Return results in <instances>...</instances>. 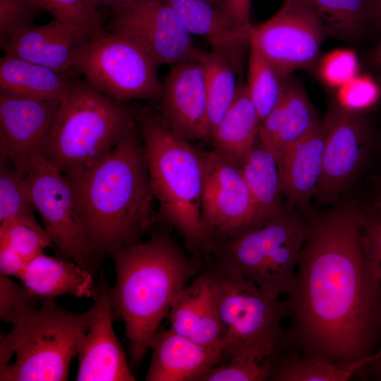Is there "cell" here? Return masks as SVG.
Returning <instances> with one entry per match:
<instances>
[{
  "mask_svg": "<svg viewBox=\"0 0 381 381\" xmlns=\"http://www.w3.org/2000/svg\"><path fill=\"white\" fill-rule=\"evenodd\" d=\"M363 212L350 205L308 218L309 231L284 300L282 349L338 363L381 344V284L362 243Z\"/></svg>",
  "mask_w": 381,
  "mask_h": 381,
  "instance_id": "obj_1",
  "label": "cell"
},
{
  "mask_svg": "<svg viewBox=\"0 0 381 381\" xmlns=\"http://www.w3.org/2000/svg\"><path fill=\"white\" fill-rule=\"evenodd\" d=\"M83 233L95 260L142 241L160 217L154 208L146 155L138 126H131L104 157L66 177Z\"/></svg>",
  "mask_w": 381,
  "mask_h": 381,
  "instance_id": "obj_2",
  "label": "cell"
},
{
  "mask_svg": "<svg viewBox=\"0 0 381 381\" xmlns=\"http://www.w3.org/2000/svg\"><path fill=\"white\" fill-rule=\"evenodd\" d=\"M116 282L109 289L114 316L123 322L131 366L138 365L171 304L201 270L203 260L189 257L167 231H156L111 255Z\"/></svg>",
  "mask_w": 381,
  "mask_h": 381,
  "instance_id": "obj_3",
  "label": "cell"
},
{
  "mask_svg": "<svg viewBox=\"0 0 381 381\" xmlns=\"http://www.w3.org/2000/svg\"><path fill=\"white\" fill-rule=\"evenodd\" d=\"M93 305L72 313L54 299L35 295L10 323L0 339L1 381L67 380L79 342L95 319Z\"/></svg>",
  "mask_w": 381,
  "mask_h": 381,
  "instance_id": "obj_4",
  "label": "cell"
},
{
  "mask_svg": "<svg viewBox=\"0 0 381 381\" xmlns=\"http://www.w3.org/2000/svg\"><path fill=\"white\" fill-rule=\"evenodd\" d=\"M135 119L160 218L178 231L190 250L207 255L211 241L201 219V150L173 133L150 109L135 111Z\"/></svg>",
  "mask_w": 381,
  "mask_h": 381,
  "instance_id": "obj_5",
  "label": "cell"
},
{
  "mask_svg": "<svg viewBox=\"0 0 381 381\" xmlns=\"http://www.w3.org/2000/svg\"><path fill=\"white\" fill-rule=\"evenodd\" d=\"M135 122V110L75 78L61 99L45 157L72 176L104 157Z\"/></svg>",
  "mask_w": 381,
  "mask_h": 381,
  "instance_id": "obj_6",
  "label": "cell"
},
{
  "mask_svg": "<svg viewBox=\"0 0 381 381\" xmlns=\"http://www.w3.org/2000/svg\"><path fill=\"white\" fill-rule=\"evenodd\" d=\"M309 231L307 218L290 202L230 237L211 241V255L236 269L268 297L286 296Z\"/></svg>",
  "mask_w": 381,
  "mask_h": 381,
  "instance_id": "obj_7",
  "label": "cell"
},
{
  "mask_svg": "<svg viewBox=\"0 0 381 381\" xmlns=\"http://www.w3.org/2000/svg\"><path fill=\"white\" fill-rule=\"evenodd\" d=\"M203 261L213 279L226 361H266L284 341V300L268 297L236 269L211 255Z\"/></svg>",
  "mask_w": 381,
  "mask_h": 381,
  "instance_id": "obj_8",
  "label": "cell"
},
{
  "mask_svg": "<svg viewBox=\"0 0 381 381\" xmlns=\"http://www.w3.org/2000/svg\"><path fill=\"white\" fill-rule=\"evenodd\" d=\"M157 64L131 40L107 31L95 35L77 67V73L109 98L124 103L159 99Z\"/></svg>",
  "mask_w": 381,
  "mask_h": 381,
  "instance_id": "obj_9",
  "label": "cell"
},
{
  "mask_svg": "<svg viewBox=\"0 0 381 381\" xmlns=\"http://www.w3.org/2000/svg\"><path fill=\"white\" fill-rule=\"evenodd\" d=\"M23 186L53 244L66 258L95 274V260L85 237L72 187L44 155L30 164Z\"/></svg>",
  "mask_w": 381,
  "mask_h": 381,
  "instance_id": "obj_10",
  "label": "cell"
},
{
  "mask_svg": "<svg viewBox=\"0 0 381 381\" xmlns=\"http://www.w3.org/2000/svg\"><path fill=\"white\" fill-rule=\"evenodd\" d=\"M325 34L318 17L307 4L301 0H284L270 19L250 26L249 44L286 78L315 61Z\"/></svg>",
  "mask_w": 381,
  "mask_h": 381,
  "instance_id": "obj_11",
  "label": "cell"
},
{
  "mask_svg": "<svg viewBox=\"0 0 381 381\" xmlns=\"http://www.w3.org/2000/svg\"><path fill=\"white\" fill-rule=\"evenodd\" d=\"M110 11L109 31L135 42L157 65L201 61L206 53L164 0H133Z\"/></svg>",
  "mask_w": 381,
  "mask_h": 381,
  "instance_id": "obj_12",
  "label": "cell"
},
{
  "mask_svg": "<svg viewBox=\"0 0 381 381\" xmlns=\"http://www.w3.org/2000/svg\"><path fill=\"white\" fill-rule=\"evenodd\" d=\"M201 154L202 222L210 241L228 238L254 224L253 200L237 163L213 148Z\"/></svg>",
  "mask_w": 381,
  "mask_h": 381,
  "instance_id": "obj_13",
  "label": "cell"
},
{
  "mask_svg": "<svg viewBox=\"0 0 381 381\" xmlns=\"http://www.w3.org/2000/svg\"><path fill=\"white\" fill-rule=\"evenodd\" d=\"M60 102L0 92V156L21 179L35 157L45 156Z\"/></svg>",
  "mask_w": 381,
  "mask_h": 381,
  "instance_id": "obj_14",
  "label": "cell"
},
{
  "mask_svg": "<svg viewBox=\"0 0 381 381\" xmlns=\"http://www.w3.org/2000/svg\"><path fill=\"white\" fill-rule=\"evenodd\" d=\"M322 172L314 198L330 204L352 184L365 159L363 126L353 111L333 107L324 121Z\"/></svg>",
  "mask_w": 381,
  "mask_h": 381,
  "instance_id": "obj_15",
  "label": "cell"
},
{
  "mask_svg": "<svg viewBox=\"0 0 381 381\" xmlns=\"http://www.w3.org/2000/svg\"><path fill=\"white\" fill-rule=\"evenodd\" d=\"M95 35L74 24L54 19L24 28L0 43L4 54L75 75L80 59Z\"/></svg>",
  "mask_w": 381,
  "mask_h": 381,
  "instance_id": "obj_16",
  "label": "cell"
},
{
  "mask_svg": "<svg viewBox=\"0 0 381 381\" xmlns=\"http://www.w3.org/2000/svg\"><path fill=\"white\" fill-rule=\"evenodd\" d=\"M161 114L165 124L189 141L207 140L205 71L198 61L174 64L162 85Z\"/></svg>",
  "mask_w": 381,
  "mask_h": 381,
  "instance_id": "obj_17",
  "label": "cell"
},
{
  "mask_svg": "<svg viewBox=\"0 0 381 381\" xmlns=\"http://www.w3.org/2000/svg\"><path fill=\"white\" fill-rule=\"evenodd\" d=\"M109 289L102 276L94 296L99 304L98 312L78 348V368L75 377L78 381L136 380L113 328Z\"/></svg>",
  "mask_w": 381,
  "mask_h": 381,
  "instance_id": "obj_18",
  "label": "cell"
},
{
  "mask_svg": "<svg viewBox=\"0 0 381 381\" xmlns=\"http://www.w3.org/2000/svg\"><path fill=\"white\" fill-rule=\"evenodd\" d=\"M167 318L175 332L204 346L222 348L224 352L213 279L204 261L200 272L174 300Z\"/></svg>",
  "mask_w": 381,
  "mask_h": 381,
  "instance_id": "obj_19",
  "label": "cell"
},
{
  "mask_svg": "<svg viewBox=\"0 0 381 381\" xmlns=\"http://www.w3.org/2000/svg\"><path fill=\"white\" fill-rule=\"evenodd\" d=\"M147 381H200L211 368L226 361L224 349L200 344L170 327H160L151 346Z\"/></svg>",
  "mask_w": 381,
  "mask_h": 381,
  "instance_id": "obj_20",
  "label": "cell"
},
{
  "mask_svg": "<svg viewBox=\"0 0 381 381\" xmlns=\"http://www.w3.org/2000/svg\"><path fill=\"white\" fill-rule=\"evenodd\" d=\"M325 139L324 121H320L279 162L283 198L308 217L322 176Z\"/></svg>",
  "mask_w": 381,
  "mask_h": 381,
  "instance_id": "obj_21",
  "label": "cell"
},
{
  "mask_svg": "<svg viewBox=\"0 0 381 381\" xmlns=\"http://www.w3.org/2000/svg\"><path fill=\"white\" fill-rule=\"evenodd\" d=\"M164 1L191 35L205 38L212 50L241 63L243 49L249 44L250 30L234 28L222 12L219 0Z\"/></svg>",
  "mask_w": 381,
  "mask_h": 381,
  "instance_id": "obj_22",
  "label": "cell"
},
{
  "mask_svg": "<svg viewBox=\"0 0 381 381\" xmlns=\"http://www.w3.org/2000/svg\"><path fill=\"white\" fill-rule=\"evenodd\" d=\"M18 279L34 294L52 299L64 295L94 298L97 287L94 274L87 269L44 253L26 265Z\"/></svg>",
  "mask_w": 381,
  "mask_h": 381,
  "instance_id": "obj_23",
  "label": "cell"
},
{
  "mask_svg": "<svg viewBox=\"0 0 381 381\" xmlns=\"http://www.w3.org/2000/svg\"><path fill=\"white\" fill-rule=\"evenodd\" d=\"M260 122L246 83L239 80L233 103L211 135L213 149L241 166L258 139Z\"/></svg>",
  "mask_w": 381,
  "mask_h": 381,
  "instance_id": "obj_24",
  "label": "cell"
},
{
  "mask_svg": "<svg viewBox=\"0 0 381 381\" xmlns=\"http://www.w3.org/2000/svg\"><path fill=\"white\" fill-rule=\"evenodd\" d=\"M75 75L4 54L0 60V92L36 99L59 101Z\"/></svg>",
  "mask_w": 381,
  "mask_h": 381,
  "instance_id": "obj_25",
  "label": "cell"
},
{
  "mask_svg": "<svg viewBox=\"0 0 381 381\" xmlns=\"http://www.w3.org/2000/svg\"><path fill=\"white\" fill-rule=\"evenodd\" d=\"M376 359L374 354L358 361L338 363L279 349L266 361L270 381H346Z\"/></svg>",
  "mask_w": 381,
  "mask_h": 381,
  "instance_id": "obj_26",
  "label": "cell"
},
{
  "mask_svg": "<svg viewBox=\"0 0 381 381\" xmlns=\"http://www.w3.org/2000/svg\"><path fill=\"white\" fill-rule=\"evenodd\" d=\"M240 167L253 200L255 224L277 212L284 203L279 163L258 139Z\"/></svg>",
  "mask_w": 381,
  "mask_h": 381,
  "instance_id": "obj_27",
  "label": "cell"
},
{
  "mask_svg": "<svg viewBox=\"0 0 381 381\" xmlns=\"http://www.w3.org/2000/svg\"><path fill=\"white\" fill-rule=\"evenodd\" d=\"M204 67L207 92V140L233 103L238 90L236 73L241 64L215 50L206 52Z\"/></svg>",
  "mask_w": 381,
  "mask_h": 381,
  "instance_id": "obj_28",
  "label": "cell"
},
{
  "mask_svg": "<svg viewBox=\"0 0 381 381\" xmlns=\"http://www.w3.org/2000/svg\"><path fill=\"white\" fill-rule=\"evenodd\" d=\"M319 122L302 86L297 82L286 80L280 131L274 153L278 163L288 150L308 135Z\"/></svg>",
  "mask_w": 381,
  "mask_h": 381,
  "instance_id": "obj_29",
  "label": "cell"
},
{
  "mask_svg": "<svg viewBox=\"0 0 381 381\" xmlns=\"http://www.w3.org/2000/svg\"><path fill=\"white\" fill-rule=\"evenodd\" d=\"M301 1L317 15L325 33L337 37L355 35L372 16V0Z\"/></svg>",
  "mask_w": 381,
  "mask_h": 381,
  "instance_id": "obj_30",
  "label": "cell"
},
{
  "mask_svg": "<svg viewBox=\"0 0 381 381\" xmlns=\"http://www.w3.org/2000/svg\"><path fill=\"white\" fill-rule=\"evenodd\" d=\"M248 92L262 121L282 98L286 78L249 44Z\"/></svg>",
  "mask_w": 381,
  "mask_h": 381,
  "instance_id": "obj_31",
  "label": "cell"
},
{
  "mask_svg": "<svg viewBox=\"0 0 381 381\" xmlns=\"http://www.w3.org/2000/svg\"><path fill=\"white\" fill-rule=\"evenodd\" d=\"M0 224L16 222L37 230L44 229L36 219L23 179L8 159L0 157Z\"/></svg>",
  "mask_w": 381,
  "mask_h": 381,
  "instance_id": "obj_32",
  "label": "cell"
},
{
  "mask_svg": "<svg viewBox=\"0 0 381 381\" xmlns=\"http://www.w3.org/2000/svg\"><path fill=\"white\" fill-rule=\"evenodd\" d=\"M42 10L49 11L54 19L79 26L95 35L102 32V19L88 0H30Z\"/></svg>",
  "mask_w": 381,
  "mask_h": 381,
  "instance_id": "obj_33",
  "label": "cell"
},
{
  "mask_svg": "<svg viewBox=\"0 0 381 381\" xmlns=\"http://www.w3.org/2000/svg\"><path fill=\"white\" fill-rule=\"evenodd\" d=\"M0 244L6 245L28 263L53 245L45 229L37 230L24 224L9 222L0 224Z\"/></svg>",
  "mask_w": 381,
  "mask_h": 381,
  "instance_id": "obj_34",
  "label": "cell"
},
{
  "mask_svg": "<svg viewBox=\"0 0 381 381\" xmlns=\"http://www.w3.org/2000/svg\"><path fill=\"white\" fill-rule=\"evenodd\" d=\"M269 375L266 361L234 358L211 368L200 381H266Z\"/></svg>",
  "mask_w": 381,
  "mask_h": 381,
  "instance_id": "obj_35",
  "label": "cell"
},
{
  "mask_svg": "<svg viewBox=\"0 0 381 381\" xmlns=\"http://www.w3.org/2000/svg\"><path fill=\"white\" fill-rule=\"evenodd\" d=\"M41 11L30 0H0V43L31 25Z\"/></svg>",
  "mask_w": 381,
  "mask_h": 381,
  "instance_id": "obj_36",
  "label": "cell"
},
{
  "mask_svg": "<svg viewBox=\"0 0 381 381\" xmlns=\"http://www.w3.org/2000/svg\"><path fill=\"white\" fill-rule=\"evenodd\" d=\"M358 60L349 49H337L327 54L322 60L320 73L329 86L340 87L356 76Z\"/></svg>",
  "mask_w": 381,
  "mask_h": 381,
  "instance_id": "obj_37",
  "label": "cell"
},
{
  "mask_svg": "<svg viewBox=\"0 0 381 381\" xmlns=\"http://www.w3.org/2000/svg\"><path fill=\"white\" fill-rule=\"evenodd\" d=\"M362 243L366 258L381 284V214H362Z\"/></svg>",
  "mask_w": 381,
  "mask_h": 381,
  "instance_id": "obj_38",
  "label": "cell"
},
{
  "mask_svg": "<svg viewBox=\"0 0 381 381\" xmlns=\"http://www.w3.org/2000/svg\"><path fill=\"white\" fill-rule=\"evenodd\" d=\"M376 92V87L370 80L356 75L339 87L338 98L341 107L353 111L370 104Z\"/></svg>",
  "mask_w": 381,
  "mask_h": 381,
  "instance_id": "obj_39",
  "label": "cell"
},
{
  "mask_svg": "<svg viewBox=\"0 0 381 381\" xmlns=\"http://www.w3.org/2000/svg\"><path fill=\"white\" fill-rule=\"evenodd\" d=\"M220 6L225 17L238 30L249 31L250 9L252 0H220Z\"/></svg>",
  "mask_w": 381,
  "mask_h": 381,
  "instance_id": "obj_40",
  "label": "cell"
},
{
  "mask_svg": "<svg viewBox=\"0 0 381 381\" xmlns=\"http://www.w3.org/2000/svg\"><path fill=\"white\" fill-rule=\"evenodd\" d=\"M28 263L15 250L0 244V273L19 278Z\"/></svg>",
  "mask_w": 381,
  "mask_h": 381,
  "instance_id": "obj_41",
  "label": "cell"
},
{
  "mask_svg": "<svg viewBox=\"0 0 381 381\" xmlns=\"http://www.w3.org/2000/svg\"><path fill=\"white\" fill-rule=\"evenodd\" d=\"M90 4L97 9L98 7L106 6L110 11L124 6L133 0H88Z\"/></svg>",
  "mask_w": 381,
  "mask_h": 381,
  "instance_id": "obj_42",
  "label": "cell"
},
{
  "mask_svg": "<svg viewBox=\"0 0 381 381\" xmlns=\"http://www.w3.org/2000/svg\"><path fill=\"white\" fill-rule=\"evenodd\" d=\"M372 16L381 25V0H372Z\"/></svg>",
  "mask_w": 381,
  "mask_h": 381,
  "instance_id": "obj_43",
  "label": "cell"
},
{
  "mask_svg": "<svg viewBox=\"0 0 381 381\" xmlns=\"http://www.w3.org/2000/svg\"><path fill=\"white\" fill-rule=\"evenodd\" d=\"M375 354H377L378 356L377 359L373 363L369 364L368 366H370V365L374 366L377 370L380 371V374H381V344L379 349H377V352L375 353Z\"/></svg>",
  "mask_w": 381,
  "mask_h": 381,
  "instance_id": "obj_44",
  "label": "cell"
},
{
  "mask_svg": "<svg viewBox=\"0 0 381 381\" xmlns=\"http://www.w3.org/2000/svg\"><path fill=\"white\" fill-rule=\"evenodd\" d=\"M373 59L381 65V42L377 46L373 52Z\"/></svg>",
  "mask_w": 381,
  "mask_h": 381,
  "instance_id": "obj_45",
  "label": "cell"
},
{
  "mask_svg": "<svg viewBox=\"0 0 381 381\" xmlns=\"http://www.w3.org/2000/svg\"><path fill=\"white\" fill-rule=\"evenodd\" d=\"M377 207H381V187H380V193L379 195V200L377 201Z\"/></svg>",
  "mask_w": 381,
  "mask_h": 381,
  "instance_id": "obj_46",
  "label": "cell"
},
{
  "mask_svg": "<svg viewBox=\"0 0 381 381\" xmlns=\"http://www.w3.org/2000/svg\"><path fill=\"white\" fill-rule=\"evenodd\" d=\"M220 1V0H219Z\"/></svg>",
  "mask_w": 381,
  "mask_h": 381,
  "instance_id": "obj_47",
  "label": "cell"
}]
</instances>
